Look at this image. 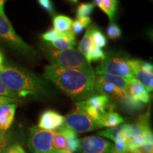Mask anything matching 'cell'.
Here are the masks:
<instances>
[{"label": "cell", "mask_w": 153, "mask_h": 153, "mask_svg": "<svg viewBox=\"0 0 153 153\" xmlns=\"http://www.w3.org/2000/svg\"><path fill=\"white\" fill-rule=\"evenodd\" d=\"M113 153H133V152H113Z\"/></svg>", "instance_id": "7bdbcfd3"}, {"label": "cell", "mask_w": 153, "mask_h": 153, "mask_svg": "<svg viewBox=\"0 0 153 153\" xmlns=\"http://www.w3.org/2000/svg\"><path fill=\"white\" fill-rule=\"evenodd\" d=\"M106 53L101 50L100 48L94 45L91 49L90 54L89 55L87 62L90 64L92 61H99L103 60L106 57Z\"/></svg>", "instance_id": "4316f807"}, {"label": "cell", "mask_w": 153, "mask_h": 153, "mask_svg": "<svg viewBox=\"0 0 153 153\" xmlns=\"http://www.w3.org/2000/svg\"><path fill=\"white\" fill-rule=\"evenodd\" d=\"M19 99L9 98V97H1V96H0V106H1V105L7 104H15V103L19 102Z\"/></svg>", "instance_id": "8d00e7d4"}, {"label": "cell", "mask_w": 153, "mask_h": 153, "mask_svg": "<svg viewBox=\"0 0 153 153\" xmlns=\"http://www.w3.org/2000/svg\"><path fill=\"white\" fill-rule=\"evenodd\" d=\"M58 153H71V152H69L68 150H61V151H60V152H59Z\"/></svg>", "instance_id": "b9f144b4"}, {"label": "cell", "mask_w": 153, "mask_h": 153, "mask_svg": "<svg viewBox=\"0 0 153 153\" xmlns=\"http://www.w3.org/2000/svg\"><path fill=\"white\" fill-rule=\"evenodd\" d=\"M93 43L96 46L100 48H104L107 44L106 37L100 30H99L96 26H94L91 33Z\"/></svg>", "instance_id": "d4e9b609"}, {"label": "cell", "mask_w": 153, "mask_h": 153, "mask_svg": "<svg viewBox=\"0 0 153 153\" xmlns=\"http://www.w3.org/2000/svg\"><path fill=\"white\" fill-rule=\"evenodd\" d=\"M53 146L57 151L65 150L67 148L66 140L59 132L56 131L53 141Z\"/></svg>", "instance_id": "83f0119b"}, {"label": "cell", "mask_w": 153, "mask_h": 153, "mask_svg": "<svg viewBox=\"0 0 153 153\" xmlns=\"http://www.w3.org/2000/svg\"><path fill=\"white\" fill-rule=\"evenodd\" d=\"M129 59L123 54L110 53L96 68L98 75H109L124 78L129 81L135 78L130 67Z\"/></svg>", "instance_id": "277c9868"}, {"label": "cell", "mask_w": 153, "mask_h": 153, "mask_svg": "<svg viewBox=\"0 0 153 153\" xmlns=\"http://www.w3.org/2000/svg\"><path fill=\"white\" fill-rule=\"evenodd\" d=\"M7 153H26L24 148L19 144H14L8 148Z\"/></svg>", "instance_id": "d590c367"}, {"label": "cell", "mask_w": 153, "mask_h": 153, "mask_svg": "<svg viewBox=\"0 0 153 153\" xmlns=\"http://www.w3.org/2000/svg\"><path fill=\"white\" fill-rule=\"evenodd\" d=\"M16 109V104H7L0 106V131H7L14 120Z\"/></svg>", "instance_id": "4fadbf2b"}, {"label": "cell", "mask_w": 153, "mask_h": 153, "mask_svg": "<svg viewBox=\"0 0 153 153\" xmlns=\"http://www.w3.org/2000/svg\"><path fill=\"white\" fill-rule=\"evenodd\" d=\"M121 33L122 31L120 27L115 24H111L107 28V35L111 39H117L120 37Z\"/></svg>", "instance_id": "f546056e"}, {"label": "cell", "mask_w": 153, "mask_h": 153, "mask_svg": "<svg viewBox=\"0 0 153 153\" xmlns=\"http://www.w3.org/2000/svg\"><path fill=\"white\" fill-rule=\"evenodd\" d=\"M72 24V19L65 15H57L53 18V27L59 33H64L71 30Z\"/></svg>", "instance_id": "d6986e66"}, {"label": "cell", "mask_w": 153, "mask_h": 153, "mask_svg": "<svg viewBox=\"0 0 153 153\" xmlns=\"http://www.w3.org/2000/svg\"><path fill=\"white\" fill-rule=\"evenodd\" d=\"M57 132H59L66 140V150L71 153L77 152L79 148V139H78V135L76 132L68 128L65 125Z\"/></svg>", "instance_id": "2e32d148"}, {"label": "cell", "mask_w": 153, "mask_h": 153, "mask_svg": "<svg viewBox=\"0 0 153 153\" xmlns=\"http://www.w3.org/2000/svg\"><path fill=\"white\" fill-rule=\"evenodd\" d=\"M43 53L51 65L67 69H78L87 71L94 70L91 65L87 62L83 55L77 50L59 51L48 47L43 50Z\"/></svg>", "instance_id": "3957f363"}, {"label": "cell", "mask_w": 153, "mask_h": 153, "mask_svg": "<svg viewBox=\"0 0 153 153\" xmlns=\"http://www.w3.org/2000/svg\"><path fill=\"white\" fill-rule=\"evenodd\" d=\"M114 152H126L128 151L127 145V139L121 136H118L114 140Z\"/></svg>", "instance_id": "f1b7e54d"}, {"label": "cell", "mask_w": 153, "mask_h": 153, "mask_svg": "<svg viewBox=\"0 0 153 153\" xmlns=\"http://www.w3.org/2000/svg\"><path fill=\"white\" fill-rule=\"evenodd\" d=\"M0 96L1 97H9V98L19 99V96L11 91L9 88H7L4 84L0 81Z\"/></svg>", "instance_id": "d6a6232c"}, {"label": "cell", "mask_w": 153, "mask_h": 153, "mask_svg": "<svg viewBox=\"0 0 153 153\" xmlns=\"http://www.w3.org/2000/svg\"><path fill=\"white\" fill-rule=\"evenodd\" d=\"M65 126L76 133H87L101 128V126L79 106L64 117Z\"/></svg>", "instance_id": "ba28073f"}, {"label": "cell", "mask_w": 153, "mask_h": 153, "mask_svg": "<svg viewBox=\"0 0 153 153\" xmlns=\"http://www.w3.org/2000/svg\"><path fill=\"white\" fill-rule=\"evenodd\" d=\"M133 153H153V144H144L140 147Z\"/></svg>", "instance_id": "836d02e7"}, {"label": "cell", "mask_w": 153, "mask_h": 153, "mask_svg": "<svg viewBox=\"0 0 153 153\" xmlns=\"http://www.w3.org/2000/svg\"><path fill=\"white\" fill-rule=\"evenodd\" d=\"M38 3L41 8L46 11L51 15L55 14V7L53 6L52 0H37Z\"/></svg>", "instance_id": "1f68e13d"}, {"label": "cell", "mask_w": 153, "mask_h": 153, "mask_svg": "<svg viewBox=\"0 0 153 153\" xmlns=\"http://www.w3.org/2000/svg\"><path fill=\"white\" fill-rule=\"evenodd\" d=\"M7 150H8V148L0 146V153H7Z\"/></svg>", "instance_id": "ab89813d"}, {"label": "cell", "mask_w": 153, "mask_h": 153, "mask_svg": "<svg viewBox=\"0 0 153 153\" xmlns=\"http://www.w3.org/2000/svg\"><path fill=\"white\" fill-rule=\"evenodd\" d=\"M99 7L108 16L111 22H113L117 11L118 0H101Z\"/></svg>", "instance_id": "44dd1931"}, {"label": "cell", "mask_w": 153, "mask_h": 153, "mask_svg": "<svg viewBox=\"0 0 153 153\" xmlns=\"http://www.w3.org/2000/svg\"><path fill=\"white\" fill-rule=\"evenodd\" d=\"M53 48L59 51L72 50L76 45L75 35L72 30L64 33L54 41L49 43Z\"/></svg>", "instance_id": "9a60e30c"}, {"label": "cell", "mask_w": 153, "mask_h": 153, "mask_svg": "<svg viewBox=\"0 0 153 153\" xmlns=\"http://www.w3.org/2000/svg\"><path fill=\"white\" fill-rule=\"evenodd\" d=\"M144 139L145 144H153V135L152 131L151 129L146 130L141 135Z\"/></svg>", "instance_id": "e575fe53"}, {"label": "cell", "mask_w": 153, "mask_h": 153, "mask_svg": "<svg viewBox=\"0 0 153 153\" xmlns=\"http://www.w3.org/2000/svg\"><path fill=\"white\" fill-rule=\"evenodd\" d=\"M91 22V19L90 17H84V18L76 19L75 21L72 22L71 30L73 32L74 35L82 33L84 29L89 26Z\"/></svg>", "instance_id": "603a6c76"}, {"label": "cell", "mask_w": 153, "mask_h": 153, "mask_svg": "<svg viewBox=\"0 0 153 153\" xmlns=\"http://www.w3.org/2000/svg\"><path fill=\"white\" fill-rule=\"evenodd\" d=\"M145 144L144 139L141 135H135L127 139V145L128 152H133L140 147Z\"/></svg>", "instance_id": "484cf974"}, {"label": "cell", "mask_w": 153, "mask_h": 153, "mask_svg": "<svg viewBox=\"0 0 153 153\" xmlns=\"http://www.w3.org/2000/svg\"><path fill=\"white\" fill-rule=\"evenodd\" d=\"M134 76L150 93L153 88V66L150 62L136 60H128Z\"/></svg>", "instance_id": "9c48e42d"}, {"label": "cell", "mask_w": 153, "mask_h": 153, "mask_svg": "<svg viewBox=\"0 0 153 153\" xmlns=\"http://www.w3.org/2000/svg\"><path fill=\"white\" fill-rule=\"evenodd\" d=\"M95 5L91 2L81 3L78 5L76 11V15L77 19L84 18V17H89L92 14L94 9Z\"/></svg>", "instance_id": "cb8c5ba5"}, {"label": "cell", "mask_w": 153, "mask_h": 153, "mask_svg": "<svg viewBox=\"0 0 153 153\" xmlns=\"http://www.w3.org/2000/svg\"><path fill=\"white\" fill-rule=\"evenodd\" d=\"M0 81L19 98L28 96L39 98L50 90L47 82L36 74L9 63L0 70Z\"/></svg>", "instance_id": "7a4b0ae2"}, {"label": "cell", "mask_w": 153, "mask_h": 153, "mask_svg": "<svg viewBox=\"0 0 153 153\" xmlns=\"http://www.w3.org/2000/svg\"><path fill=\"white\" fill-rule=\"evenodd\" d=\"M64 116L53 110H46L39 118L38 127L47 131H57L65 125Z\"/></svg>", "instance_id": "8fae6325"}, {"label": "cell", "mask_w": 153, "mask_h": 153, "mask_svg": "<svg viewBox=\"0 0 153 153\" xmlns=\"http://www.w3.org/2000/svg\"><path fill=\"white\" fill-rule=\"evenodd\" d=\"M4 55L2 53L0 52V70L3 68L4 66Z\"/></svg>", "instance_id": "f35d334b"}, {"label": "cell", "mask_w": 153, "mask_h": 153, "mask_svg": "<svg viewBox=\"0 0 153 153\" xmlns=\"http://www.w3.org/2000/svg\"><path fill=\"white\" fill-rule=\"evenodd\" d=\"M130 81L124 78L109 75H99L95 80V91L106 96L111 100L118 101L129 96Z\"/></svg>", "instance_id": "5b68a950"}, {"label": "cell", "mask_w": 153, "mask_h": 153, "mask_svg": "<svg viewBox=\"0 0 153 153\" xmlns=\"http://www.w3.org/2000/svg\"><path fill=\"white\" fill-rule=\"evenodd\" d=\"M120 104V106L124 111L128 113H135L142 110L145 104L137 101L136 99L132 98L131 96H128L125 99H120L118 101Z\"/></svg>", "instance_id": "ffe728a7"}, {"label": "cell", "mask_w": 153, "mask_h": 153, "mask_svg": "<svg viewBox=\"0 0 153 153\" xmlns=\"http://www.w3.org/2000/svg\"><path fill=\"white\" fill-rule=\"evenodd\" d=\"M82 102L87 106L92 107L102 116L106 112L113 111L115 108V105L111 102V99L103 94H94L86 100H83Z\"/></svg>", "instance_id": "7c38bea8"}, {"label": "cell", "mask_w": 153, "mask_h": 153, "mask_svg": "<svg viewBox=\"0 0 153 153\" xmlns=\"http://www.w3.org/2000/svg\"><path fill=\"white\" fill-rule=\"evenodd\" d=\"M56 131H47L40 128L30 129L28 139V147L33 153H58L53 148V141Z\"/></svg>", "instance_id": "52a82bcc"}, {"label": "cell", "mask_w": 153, "mask_h": 153, "mask_svg": "<svg viewBox=\"0 0 153 153\" xmlns=\"http://www.w3.org/2000/svg\"><path fill=\"white\" fill-rule=\"evenodd\" d=\"M0 41L25 56L36 57L38 53L16 33L7 17L0 16Z\"/></svg>", "instance_id": "8992f818"}, {"label": "cell", "mask_w": 153, "mask_h": 153, "mask_svg": "<svg viewBox=\"0 0 153 153\" xmlns=\"http://www.w3.org/2000/svg\"><path fill=\"white\" fill-rule=\"evenodd\" d=\"M128 91L129 95L132 98L141 101L145 104H148L150 102V96L148 91L135 78L130 81Z\"/></svg>", "instance_id": "5bb4252c"}, {"label": "cell", "mask_w": 153, "mask_h": 153, "mask_svg": "<svg viewBox=\"0 0 153 153\" xmlns=\"http://www.w3.org/2000/svg\"><path fill=\"white\" fill-rule=\"evenodd\" d=\"M94 26V25H91V26H88L84 37L78 44L77 51L83 55L86 60H87L91 49L94 45L92 41V37H91V33H92V30Z\"/></svg>", "instance_id": "e0dca14e"}, {"label": "cell", "mask_w": 153, "mask_h": 153, "mask_svg": "<svg viewBox=\"0 0 153 153\" xmlns=\"http://www.w3.org/2000/svg\"><path fill=\"white\" fill-rule=\"evenodd\" d=\"M62 34V33L56 31V30L53 28V29H50L49 30L45 32V33H43V35H42V38H43V41L48 42V43H51V42L54 41L56 38L60 37Z\"/></svg>", "instance_id": "4dcf8cb0"}, {"label": "cell", "mask_w": 153, "mask_h": 153, "mask_svg": "<svg viewBox=\"0 0 153 153\" xmlns=\"http://www.w3.org/2000/svg\"><path fill=\"white\" fill-rule=\"evenodd\" d=\"M79 153H113L114 145L99 136H87L79 139Z\"/></svg>", "instance_id": "30bf717a"}, {"label": "cell", "mask_w": 153, "mask_h": 153, "mask_svg": "<svg viewBox=\"0 0 153 153\" xmlns=\"http://www.w3.org/2000/svg\"><path fill=\"white\" fill-rule=\"evenodd\" d=\"M123 122L124 119L118 113L115 112L114 111H109L101 117L100 125L102 128H114L120 126Z\"/></svg>", "instance_id": "ac0fdd59"}, {"label": "cell", "mask_w": 153, "mask_h": 153, "mask_svg": "<svg viewBox=\"0 0 153 153\" xmlns=\"http://www.w3.org/2000/svg\"><path fill=\"white\" fill-rule=\"evenodd\" d=\"M7 0H0V16L7 17L4 11V5Z\"/></svg>", "instance_id": "74e56055"}, {"label": "cell", "mask_w": 153, "mask_h": 153, "mask_svg": "<svg viewBox=\"0 0 153 153\" xmlns=\"http://www.w3.org/2000/svg\"><path fill=\"white\" fill-rule=\"evenodd\" d=\"M68 1H70V3L72 4H76L78 2V0H68Z\"/></svg>", "instance_id": "60d3db41"}, {"label": "cell", "mask_w": 153, "mask_h": 153, "mask_svg": "<svg viewBox=\"0 0 153 153\" xmlns=\"http://www.w3.org/2000/svg\"><path fill=\"white\" fill-rule=\"evenodd\" d=\"M43 77L49 80L73 100L83 101L96 94L94 70L45 67Z\"/></svg>", "instance_id": "6da1fadb"}, {"label": "cell", "mask_w": 153, "mask_h": 153, "mask_svg": "<svg viewBox=\"0 0 153 153\" xmlns=\"http://www.w3.org/2000/svg\"><path fill=\"white\" fill-rule=\"evenodd\" d=\"M125 128L126 124L125 125L118 126L114 128H108V129L105 130V131H100L98 134L99 135L107 137V138L111 139L114 141L120 135L123 137V132L124 130H125Z\"/></svg>", "instance_id": "7402d4cb"}]
</instances>
